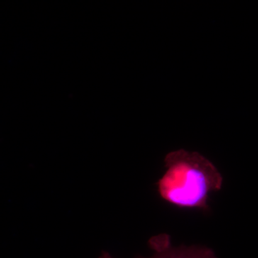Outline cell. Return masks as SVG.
I'll return each mask as SVG.
<instances>
[{"label": "cell", "instance_id": "obj_1", "mask_svg": "<svg viewBox=\"0 0 258 258\" xmlns=\"http://www.w3.org/2000/svg\"><path fill=\"white\" fill-rule=\"evenodd\" d=\"M164 161L166 171L157 182L162 200L180 208L208 210L210 194L221 189L223 182L216 166L184 149L169 153Z\"/></svg>", "mask_w": 258, "mask_h": 258}, {"label": "cell", "instance_id": "obj_2", "mask_svg": "<svg viewBox=\"0 0 258 258\" xmlns=\"http://www.w3.org/2000/svg\"><path fill=\"white\" fill-rule=\"evenodd\" d=\"M149 244L154 250V254L147 258H218L208 247L185 245L174 247L170 236L167 234L154 236L149 240Z\"/></svg>", "mask_w": 258, "mask_h": 258}, {"label": "cell", "instance_id": "obj_3", "mask_svg": "<svg viewBox=\"0 0 258 258\" xmlns=\"http://www.w3.org/2000/svg\"><path fill=\"white\" fill-rule=\"evenodd\" d=\"M99 258H113L112 257L111 254L108 253L107 252H102L101 256H100Z\"/></svg>", "mask_w": 258, "mask_h": 258}]
</instances>
